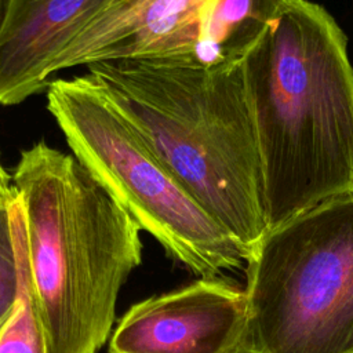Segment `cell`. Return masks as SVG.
Returning a JSON list of instances; mask_svg holds the SVG:
<instances>
[{"mask_svg": "<svg viewBox=\"0 0 353 353\" xmlns=\"http://www.w3.org/2000/svg\"><path fill=\"white\" fill-rule=\"evenodd\" d=\"M47 109L79 163L192 273L216 280L250 254L188 193L87 76L55 79Z\"/></svg>", "mask_w": 353, "mask_h": 353, "instance_id": "5", "label": "cell"}, {"mask_svg": "<svg viewBox=\"0 0 353 353\" xmlns=\"http://www.w3.org/2000/svg\"><path fill=\"white\" fill-rule=\"evenodd\" d=\"M244 291L245 353H353V192L268 230Z\"/></svg>", "mask_w": 353, "mask_h": 353, "instance_id": "4", "label": "cell"}, {"mask_svg": "<svg viewBox=\"0 0 353 353\" xmlns=\"http://www.w3.org/2000/svg\"><path fill=\"white\" fill-rule=\"evenodd\" d=\"M247 320L244 290L200 279L131 306L109 353H245Z\"/></svg>", "mask_w": 353, "mask_h": 353, "instance_id": "6", "label": "cell"}, {"mask_svg": "<svg viewBox=\"0 0 353 353\" xmlns=\"http://www.w3.org/2000/svg\"><path fill=\"white\" fill-rule=\"evenodd\" d=\"M112 0H7L0 26V106L51 83L55 57Z\"/></svg>", "mask_w": 353, "mask_h": 353, "instance_id": "8", "label": "cell"}, {"mask_svg": "<svg viewBox=\"0 0 353 353\" xmlns=\"http://www.w3.org/2000/svg\"><path fill=\"white\" fill-rule=\"evenodd\" d=\"M283 0H214L186 63L216 66L243 61L276 17Z\"/></svg>", "mask_w": 353, "mask_h": 353, "instance_id": "9", "label": "cell"}, {"mask_svg": "<svg viewBox=\"0 0 353 353\" xmlns=\"http://www.w3.org/2000/svg\"><path fill=\"white\" fill-rule=\"evenodd\" d=\"M22 229V204L12 186L10 199L0 204V325L19 296Z\"/></svg>", "mask_w": 353, "mask_h": 353, "instance_id": "11", "label": "cell"}, {"mask_svg": "<svg viewBox=\"0 0 353 353\" xmlns=\"http://www.w3.org/2000/svg\"><path fill=\"white\" fill-rule=\"evenodd\" d=\"M11 176L47 353H98L141 263V228L74 156L44 141L21 152Z\"/></svg>", "mask_w": 353, "mask_h": 353, "instance_id": "3", "label": "cell"}, {"mask_svg": "<svg viewBox=\"0 0 353 353\" xmlns=\"http://www.w3.org/2000/svg\"><path fill=\"white\" fill-rule=\"evenodd\" d=\"M23 212V211H22ZM0 353H47L26 256L25 222L21 234V285L18 301L0 327Z\"/></svg>", "mask_w": 353, "mask_h": 353, "instance_id": "10", "label": "cell"}, {"mask_svg": "<svg viewBox=\"0 0 353 353\" xmlns=\"http://www.w3.org/2000/svg\"><path fill=\"white\" fill-rule=\"evenodd\" d=\"M214 0H112L55 57L48 79L74 66L121 59L186 63Z\"/></svg>", "mask_w": 353, "mask_h": 353, "instance_id": "7", "label": "cell"}, {"mask_svg": "<svg viewBox=\"0 0 353 353\" xmlns=\"http://www.w3.org/2000/svg\"><path fill=\"white\" fill-rule=\"evenodd\" d=\"M85 73L199 205L250 258L268 233L243 61L97 62Z\"/></svg>", "mask_w": 353, "mask_h": 353, "instance_id": "2", "label": "cell"}, {"mask_svg": "<svg viewBox=\"0 0 353 353\" xmlns=\"http://www.w3.org/2000/svg\"><path fill=\"white\" fill-rule=\"evenodd\" d=\"M268 230L353 192V66L321 6L283 0L243 58Z\"/></svg>", "mask_w": 353, "mask_h": 353, "instance_id": "1", "label": "cell"}, {"mask_svg": "<svg viewBox=\"0 0 353 353\" xmlns=\"http://www.w3.org/2000/svg\"><path fill=\"white\" fill-rule=\"evenodd\" d=\"M6 4H7V0H0V26H1V22H3L4 11H6Z\"/></svg>", "mask_w": 353, "mask_h": 353, "instance_id": "13", "label": "cell"}, {"mask_svg": "<svg viewBox=\"0 0 353 353\" xmlns=\"http://www.w3.org/2000/svg\"><path fill=\"white\" fill-rule=\"evenodd\" d=\"M0 327H1V325H0Z\"/></svg>", "mask_w": 353, "mask_h": 353, "instance_id": "14", "label": "cell"}, {"mask_svg": "<svg viewBox=\"0 0 353 353\" xmlns=\"http://www.w3.org/2000/svg\"><path fill=\"white\" fill-rule=\"evenodd\" d=\"M12 193V176L6 171L0 159V204L10 199Z\"/></svg>", "mask_w": 353, "mask_h": 353, "instance_id": "12", "label": "cell"}]
</instances>
